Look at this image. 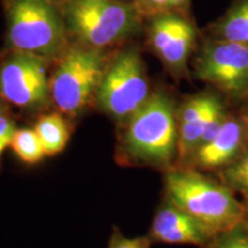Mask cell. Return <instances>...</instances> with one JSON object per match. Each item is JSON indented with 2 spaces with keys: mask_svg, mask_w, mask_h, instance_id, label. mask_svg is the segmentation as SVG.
<instances>
[{
  "mask_svg": "<svg viewBox=\"0 0 248 248\" xmlns=\"http://www.w3.org/2000/svg\"><path fill=\"white\" fill-rule=\"evenodd\" d=\"M164 190L169 202L194 217L214 237L244 223L245 206L234 192L197 170H169Z\"/></svg>",
  "mask_w": 248,
  "mask_h": 248,
  "instance_id": "7a4b0ae2",
  "label": "cell"
},
{
  "mask_svg": "<svg viewBox=\"0 0 248 248\" xmlns=\"http://www.w3.org/2000/svg\"><path fill=\"white\" fill-rule=\"evenodd\" d=\"M16 129V123L9 116V114L0 117V166H1L2 154L6 148L11 146L12 139Z\"/></svg>",
  "mask_w": 248,
  "mask_h": 248,
  "instance_id": "ffe728a7",
  "label": "cell"
},
{
  "mask_svg": "<svg viewBox=\"0 0 248 248\" xmlns=\"http://www.w3.org/2000/svg\"><path fill=\"white\" fill-rule=\"evenodd\" d=\"M191 0H169L168 12H179L186 14L190 7Z\"/></svg>",
  "mask_w": 248,
  "mask_h": 248,
  "instance_id": "44dd1931",
  "label": "cell"
},
{
  "mask_svg": "<svg viewBox=\"0 0 248 248\" xmlns=\"http://www.w3.org/2000/svg\"><path fill=\"white\" fill-rule=\"evenodd\" d=\"M49 61L26 52L6 49L0 58V98L26 111L48 107Z\"/></svg>",
  "mask_w": 248,
  "mask_h": 248,
  "instance_id": "52a82bcc",
  "label": "cell"
},
{
  "mask_svg": "<svg viewBox=\"0 0 248 248\" xmlns=\"http://www.w3.org/2000/svg\"><path fill=\"white\" fill-rule=\"evenodd\" d=\"M46 156L61 153L70 138V130L62 113L42 114L37 119L35 129Z\"/></svg>",
  "mask_w": 248,
  "mask_h": 248,
  "instance_id": "4fadbf2b",
  "label": "cell"
},
{
  "mask_svg": "<svg viewBox=\"0 0 248 248\" xmlns=\"http://www.w3.org/2000/svg\"><path fill=\"white\" fill-rule=\"evenodd\" d=\"M212 38L248 44V0H235L210 28Z\"/></svg>",
  "mask_w": 248,
  "mask_h": 248,
  "instance_id": "5bb4252c",
  "label": "cell"
},
{
  "mask_svg": "<svg viewBox=\"0 0 248 248\" xmlns=\"http://www.w3.org/2000/svg\"><path fill=\"white\" fill-rule=\"evenodd\" d=\"M222 181L234 193H239L248 201V151L222 170Z\"/></svg>",
  "mask_w": 248,
  "mask_h": 248,
  "instance_id": "2e32d148",
  "label": "cell"
},
{
  "mask_svg": "<svg viewBox=\"0 0 248 248\" xmlns=\"http://www.w3.org/2000/svg\"><path fill=\"white\" fill-rule=\"evenodd\" d=\"M152 240L148 237L128 238L121 233L119 229H114L107 248H151Z\"/></svg>",
  "mask_w": 248,
  "mask_h": 248,
  "instance_id": "ac0fdd59",
  "label": "cell"
},
{
  "mask_svg": "<svg viewBox=\"0 0 248 248\" xmlns=\"http://www.w3.org/2000/svg\"><path fill=\"white\" fill-rule=\"evenodd\" d=\"M147 18L148 44L155 55L173 76H185L197 44V28L179 12H163Z\"/></svg>",
  "mask_w": 248,
  "mask_h": 248,
  "instance_id": "9c48e42d",
  "label": "cell"
},
{
  "mask_svg": "<svg viewBox=\"0 0 248 248\" xmlns=\"http://www.w3.org/2000/svg\"><path fill=\"white\" fill-rule=\"evenodd\" d=\"M148 237L157 243L206 248L214 235L194 217L168 201L157 210Z\"/></svg>",
  "mask_w": 248,
  "mask_h": 248,
  "instance_id": "8fae6325",
  "label": "cell"
},
{
  "mask_svg": "<svg viewBox=\"0 0 248 248\" xmlns=\"http://www.w3.org/2000/svg\"><path fill=\"white\" fill-rule=\"evenodd\" d=\"M7 114H8V109H7V106H6V101L0 98V117L7 115Z\"/></svg>",
  "mask_w": 248,
  "mask_h": 248,
  "instance_id": "7402d4cb",
  "label": "cell"
},
{
  "mask_svg": "<svg viewBox=\"0 0 248 248\" xmlns=\"http://www.w3.org/2000/svg\"><path fill=\"white\" fill-rule=\"evenodd\" d=\"M244 225L246 226L248 230V203L247 206H245V217H244Z\"/></svg>",
  "mask_w": 248,
  "mask_h": 248,
  "instance_id": "603a6c76",
  "label": "cell"
},
{
  "mask_svg": "<svg viewBox=\"0 0 248 248\" xmlns=\"http://www.w3.org/2000/svg\"><path fill=\"white\" fill-rule=\"evenodd\" d=\"M68 35L79 44L105 49L138 32L141 15L121 0H59Z\"/></svg>",
  "mask_w": 248,
  "mask_h": 248,
  "instance_id": "277c9868",
  "label": "cell"
},
{
  "mask_svg": "<svg viewBox=\"0 0 248 248\" xmlns=\"http://www.w3.org/2000/svg\"><path fill=\"white\" fill-rule=\"evenodd\" d=\"M107 61L104 49L68 45L49 78L52 102L60 113L76 117L94 101Z\"/></svg>",
  "mask_w": 248,
  "mask_h": 248,
  "instance_id": "5b68a950",
  "label": "cell"
},
{
  "mask_svg": "<svg viewBox=\"0 0 248 248\" xmlns=\"http://www.w3.org/2000/svg\"><path fill=\"white\" fill-rule=\"evenodd\" d=\"M48 1H52V2H54V4H57V5H58L59 0H48Z\"/></svg>",
  "mask_w": 248,
  "mask_h": 248,
  "instance_id": "cb8c5ba5",
  "label": "cell"
},
{
  "mask_svg": "<svg viewBox=\"0 0 248 248\" xmlns=\"http://www.w3.org/2000/svg\"><path fill=\"white\" fill-rule=\"evenodd\" d=\"M228 116L218 95L202 92L192 95L177 109L179 162L190 160L195 151L218 132Z\"/></svg>",
  "mask_w": 248,
  "mask_h": 248,
  "instance_id": "30bf717a",
  "label": "cell"
},
{
  "mask_svg": "<svg viewBox=\"0 0 248 248\" xmlns=\"http://www.w3.org/2000/svg\"><path fill=\"white\" fill-rule=\"evenodd\" d=\"M132 4L142 18H147L155 14L168 12L169 0H133Z\"/></svg>",
  "mask_w": 248,
  "mask_h": 248,
  "instance_id": "d6986e66",
  "label": "cell"
},
{
  "mask_svg": "<svg viewBox=\"0 0 248 248\" xmlns=\"http://www.w3.org/2000/svg\"><path fill=\"white\" fill-rule=\"evenodd\" d=\"M146 66L137 48L126 47L107 61L94 101L102 113L125 122L151 95Z\"/></svg>",
  "mask_w": 248,
  "mask_h": 248,
  "instance_id": "8992f818",
  "label": "cell"
},
{
  "mask_svg": "<svg viewBox=\"0 0 248 248\" xmlns=\"http://www.w3.org/2000/svg\"><path fill=\"white\" fill-rule=\"evenodd\" d=\"M246 129L240 120L226 116L218 132L191 156L194 167L200 169H223L244 153Z\"/></svg>",
  "mask_w": 248,
  "mask_h": 248,
  "instance_id": "7c38bea8",
  "label": "cell"
},
{
  "mask_svg": "<svg viewBox=\"0 0 248 248\" xmlns=\"http://www.w3.org/2000/svg\"><path fill=\"white\" fill-rule=\"evenodd\" d=\"M206 248H248V230L243 224L216 234Z\"/></svg>",
  "mask_w": 248,
  "mask_h": 248,
  "instance_id": "e0dca14e",
  "label": "cell"
},
{
  "mask_svg": "<svg viewBox=\"0 0 248 248\" xmlns=\"http://www.w3.org/2000/svg\"><path fill=\"white\" fill-rule=\"evenodd\" d=\"M195 75L233 99L248 95V44L210 38L194 61Z\"/></svg>",
  "mask_w": 248,
  "mask_h": 248,
  "instance_id": "ba28073f",
  "label": "cell"
},
{
  "mask_svg": "<svg viewBox=\"0 0 248 248\" xmlns=\"http://www.w3.org/2000/svg\"><path fill=\"white\" fill-rule=\"evenodd\" d=\"M9 147L15 156L28 166L37 164L46 156L38 136L33 129H16Z\"/></svg>",
  "mask_w": 248,
  "mask_h": 248,
  "instance_id": "9a60e30c",
  "label": "cell"
},
{
  "mask_svg": "<svg viewBox=\"0 0 248 248\" xmlns=\"http://www.w3.org/2000/svg\"><path fill=\"white\" fill-rule=\"evenodd\" d=\"M6 49L51 62L69 45L59 6L48 0H5Z\"/></svg>",
  "mask_w": 248,
  "mask_h": 248,
  "instance_id": "3957f363",
  "label": "cell"
},
{
  "mask_svg": "<svg viewBox=\"0 0 248 248\" xmlns=\"http://www.w3.org/2000/svg\"><path fill=\"white\" fill-rule=\"evenodd\" d=\"M178 154L177 108L169 93L152 92L125 121L119 159L126 164L168 168Z\"/></svg>",
  "mask_w": 248,
  "mask_h": 248,
  "instance_id": "6da1fadb",
  "label": "cell"
}]
</instances>
